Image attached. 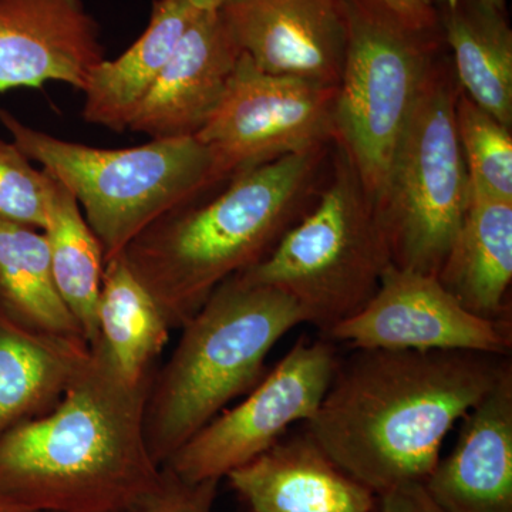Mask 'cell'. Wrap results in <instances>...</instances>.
<instances>
[{"label": "cell", "mask_w": 512, "mask_h": 512, "mask_svg": "<svg viewBox=\"0 0 512 512\" xmlns=\"http://www.w3.org/2000/svg\"><path fill=\"white\" fill-rule=\"evenodd\" d=\"M510 367V356L464 350L355 349L305 431L376 495L423 484L454 424Z\"/></svg>", "instance_id": "6da1fadb"}, {"label": "cell", "mask_w": 512, "mask_h": 512, "mask_svg": "<svg viewBox=\"0 0 512 512\" xmlns=\"http://www.w3.org/2000/svg\"><path fill=\"white\" fill-rule=\"evenodd\" d=\"M49 412L0 436V494L36 512H127L161 467L144 416L154 375L127 382L99 340Z\"/></svg>", "instance_id": "7a4b0ae2"}, {"label": "cell", "mask_w": 512, "mask_h": 512, "mask_svg": "<svg viewBox=\"0 0 512 512\" xmlns=\"http://www.w3.org/2000/svg\"><path fill=\"white\" fill-rule=\"evenodd\" d=\"M328 147L239 173L205 204H188L134 238L123 255L168 326L183 328L212 292L261 262L312 207Z\"/></svg>", "instance_id": "3957f363"}, {"label": "cell", "mask_w": 512, "mask_h": 512, "mask_svg": "<svg viewBox=\"0 0 512 512\" xmlns=\"http://www.w3.org/2000/svg\"><path fill=\"white\" fill-rule=\"evenodd\" d=\"M306 323L291 296L238 275L222 282L183 326L173 356L153 377L144 416L148 451L163 467L235 397L251 392L265 359Z\"/></svg>", "instance_id": "277c9868"}, {"label": "cell", "mask_w": 512, "mask_h": 512, "mask_svg": "<svg viewBox=\"0 0 512 512\" xmlns=\"http://www.w3.org/2000/svg\"><path fill=\"white\" fill-rule=\"evenodd\" d=\"M0 123L30 161L72 192L106 261L154 222L221 183L210 148L195 137L99 148L26 126L3 107Z\"/></svg>", "instance_id": "5b68a950"}, {"label": "cell", "mask_w": 512, "mask_h": 512, "mask_svg": "<svg viewBox=\"0 0 512 512\" xmlns=\"http://www.w3.org/2000/svg\"><path fill=\"white\" fill-rule=\"evenodd\" d=\"M392 265L379 212L352 161L336 146L329 183L258 264L237 274L291 296L326 338L373 298Z\"/></svg>", "instance_id": "8992f818"}, {"label": "cell", "mask_w": 512, "mask_h": 512, "mask_svg": "<svg viewBox=\"0 0 512 512\" xmlns=\"http://www.w3.org/2000/svg\"><path fill=\"white\" fill-rule=\"evenodd\" d=\"M342 3L348 43L336 92L333 143L352 161L379 212L421 89L448 47L440 25H409L376 0Z\"/></svg>", "instance_id": "52a82bcc"}, {"label": "cell", "mask_w": 512, "mask_h": 512, "mask_svg": "<svg viewBox=\"0 0 512 512\" xmlns=\"http://www.w3.org/2000/svg\"><path fill=\"white\" fill-rule=\"evenodd\" d=\"M450 52L429 76L404 131L379 208L392 265L437 276L466 215L470 178L456 127Z\"/></svg>", "instance_id": "ba28073f"}, {"label": "cell", "mask_w": 512, "mask_h": 512, "mask_svg": "<svg viewBox=\"0 0 512 512\" xmlns=\"http://www.w3.org/2000/svg\"><path fill=\"white\" fill-rule=\"evenodd\" d=\"M338 86L264 72L245 53L197 138L210 148L220 181L335 138Z\"/></svg>", "instance_id": "9c48e42d"}, {"label": "cell", "mask_w": 512, "mask_h": 512, "mask_svg": "<svg viewBox=\"0 0 512 512\" xmlns=\"http://www.w3.org/2000/svg\"><path fill=\"white\" fill-rule=\"evenodd\" d=\"M338 362L330 340L299 339L244 402L218 414L163 467L194 483L221 481L278 443L293 423L315 416Z\"/></svg>", "instance_id": "30bf717a"}, {"label": "cell", "mask_w": 512, "mask_h": 512, "mask_svg": "<svg viewBox=\"0 0 512 512\" xmlns=\"http://www.w3.org/2000/svg\"><path fill=\"white\" fill-rule=\"evenodd\" d=\"M330 342L352 349L464 350L510 356L512 320L468 311L436 276L390 265L373 298L335 326Z\"/></svg>", "instance_id": "8fae6325"}, {"label": "cell", "mask_w": 512, "mask_h": 512, "mask_svg": "<svg viewBox=\"0 0 512 512\" xmlns=\"http://www.w3.org/2000/svg\"><path fill=\"white\" fill-rule=\"evenodd\" d=\"M218 10L259 69L338 86L348 43L342 0H227Z\"/></svg>", "instance_id": "7c38bea8"}, {"label": "cell", "mask_w": 512, "mask_h": 512, "mask_svg": "<svg viewBox=\"0 0 512 512\" xmlns=\"http://www.w3.org/2000/svg\"><path fill=\"white\" fill-rule=\"evenodd\" d=\"M103 59L99 26L83 0H0V93L49 82L83 92Z\"/></svg>", "instance_id": "4fadbf2b"}, {"label": "cell", "mask_w": 512, "mask_h": 512, "mask_svg": "<svg viewBox=\"0 0 512 512\" xmlns=\"http://www.w3.org/2000/svg\"><path fill=\"white\" fill-rule=\"evenodd\" d=\"M242 52L220 10L192 20L128 130L153 140L195 137L217 109Z\"/></svg>", "instance_id": "5bb4252c"}, {"label": "cell", "mask_w": 512, "mask_h": 512, "mask_svg": "<svg viewBox=\"0 0 512 512\" xmlns=\"http://www.w3.org/2000/svg\"><path fill=\"white\" fill-rule=\"evenodd\" d=\"M423 485L446 512H512V367L463 417Z\"/></svg>", "instance_id": "9a60e30c"}, {"label": "cell", "mask_w": 512, "mask_h": 512, "mask_svg": "<svg viewBox=\"0 0 512 512\" xmlns=\"http://www.w3.org/2000/svg\"><path fill=\"white\" fill-rule=\"evenodd\" d=\"M249 512H375L376 494L336 466L308 433L284 439L228 474Z\"/></svg>", "instance_id": "2e32d148"}, {"label": "cell", "mask_w": 512, "mask_h": 512, "mask_svg": "<svg viewBox=\"0 0 512 512\" xmlns=\"http://www.w3.org/2000/svg\"><path fill=\"white\" fill-rule=\"evenodd\" d=\"M436 278L468 311L511 319L512 201L470 188L463 224Z\"/></svg>", "instance_id": "e0dca14e"}, {"label": "cell", "mask_w": 512, "mask_h": 512, "mask_svg": "<svg viewBox=\"0 0 512 512\" xmlns=\"http://www.w3.org/2000/svg\"><path fill=\"white\" fill-rule=\"evenodd\" d=\"M90 356L86 340L26 328L0 311V436L55 407Z\"/></svg>", "instance_id": "ac0fdd59"}, {"label": "cell", "mask_w": 512, "mask_h": 512, "mask_svg": "<svg viewBox=\"0 0 512 512\" xmlns=\"http://www.w3.org/2000/svg\"><path fill=\"white\" fill-rule=\"evenodd\" d=\"M200 12L187 0H156L143 35L117 59L104 57L90 73L83 89V119L113 131L128 130L141 101Z\"/></svg>", "instance_id": "d6986e66"}, {"label": "cell", "mask_w": 512, "mask_h": 512, "mask_svg": "<svg viewBox=\"0 0 512 512\" xmlns=\"http://www.w3.org/2000/svg\"><path fill=\"white\" fill-rule=\"evenodd\" d=\"M458 86L512 128V30L507 12L485 0H436Z\"/></svg>", "instance_id": "ffe728a7"}, {"label": "cell", "mask_w": 512, "mask_h": 512, "mask_svg": "<svg viewBox=\"0 0 512 512\" xmlns=\"http://www.w3.org/2000/svg\"><path fill=\"white\" fill-rule=\"evenodd\" d=\"M97 326L99 342L123 379L138 383L154 375L171 328L123 252L104 265Z\"/></svg>", "instance_id": "44dd1931"}, {"label": "cell", "mask_w": 512, "mask_h": 512, "mask_svg": "<svg viewBox=\"0 0 512 512\" xmlns=\"http://www.w3.org/2000/svg\"><path fill=\"white\" fill-rule=\"evenodd\" d=\"M42 232L49 245L57 291L92 348L99 340L97 308L106 265L104 249L72 192L53 177H50L46 227Z\"/></svg>", "instance_id": "7402d4cb"}, {"label": "cell", "mask_w": 512, "mask_h": 512, "mask_svg": "<svg viewBox=\"0 0 512 512\" xmlns=\"http://www.w3.org/2000/svg\"><path fill=\"white\" fill-rule=\"evenodd\" d=\"M0 311L26 328L84 340L79 322L57 291L45 234L2 220Z\"/></svg>", "instance_id": "603a6c76"}, {"label": "cell", "mask_w": 512, "mask_h": 512, "mask_svg": "<svg viewBox=\"0 0 512 512\" xmlns=\"http://www.w3.org/2000/svg\"><path fill=\"white\" fill-rule=\"evenodd\" d=\"M456 127L470 188L512 201V133L477 106L463 90L456 101Z\"/></svg>", "instance_id": "cb8c5ba5"}, {"label": "cell", "mask_w": 512, "mask_h": 512, "mask_svg": "<svg viewBox=\"0 0 512 512\" xmlns=\"http://www.w3.org/2000/svg\"><path fill=\"white\" fill-rule=\"evenodd\" d=\"M49 183L13 141L0 140V220L43 231Z\"/></svg>", "instance_id": "d4e9b609"}, {"label": "cell", "mask_w": 512, "mask_h": 512, "mask_svg": "<svg viewBox=\"0 0 512 512\" xmlns=\"http://www.w3.org/2000/svg\"><path fill=\"white\" fill-rule=\"evenodd\" d=\"M218 485V480L187 481L161 467L156 488L127 512H212Z\"/></svg>", "instance_id": "484cf974"}, {"label": "cell", "mask_w": 512, "mask_h": 512, "mask_svg": "<svg viewBox=\"0 0 512 512\" xmlns=\"http://www.w3.org/2000/svg\"><path fill=\"white\" fill-rule=\"evenodd\" d=\"M375 512H446L431 500L420 483L399 485L376 495Z\"/></svg>", "instance_id": "4316f807"}, {"label": "cell", "mask_w": 512, "mask_h": 512, "mask_svg": "<svg viewBox=\"0 0 512 512\" xmlns=\"http://www.w3.org/2000/svg\"><path fill=\"white\" fill-rule=\"evenodd\" d=\"M397 18L417 28H433L439 25L436 0H376Z\"/></svg>", "instance_id": "83f0119b"}, {"label": "cell", "mask_w": 512, "mask_h": 512, "mask_svg": "<svg viewBox=\"0 0 512 512\" xmlns=\"http://www.w3.org/2000/svg\"><path fill=\"white\" fill-rule=\"evenodd\" d=\"M197 10H218L227 0H187Z\"/></svg>", "instance_id": "f1b7e54d"}, {"label": "cell", "mask_w": 512, "mask_h": 512, "mask_svg": "<svg viewBox=\"0 0 512 512\" xmlns=\"http://www.w3.org/2000/svg\"><path fill=\"white\" fill-rule=\"evenodd\" d=\"M0 512H36L28 510V508L20 507V505L13 503L5 495L0 494Z\"/></svg>", "instance_id": "f546056e"}, {"label": "cell", "mask_w": 512, "mask_h": 512, "mask_svg": "<svg viewBox=\"0 0 512 512\" xmlns=\"http://www.w3.org/2000/svg\"><path fill=\"white\" fill-rule=\"evenodd\" d=\"M485 2L490 3V5L495 6L497 9L507 12V0H485Z\"/></svg>", "instance_id": "4dcf8cb0"}]
</instances>
